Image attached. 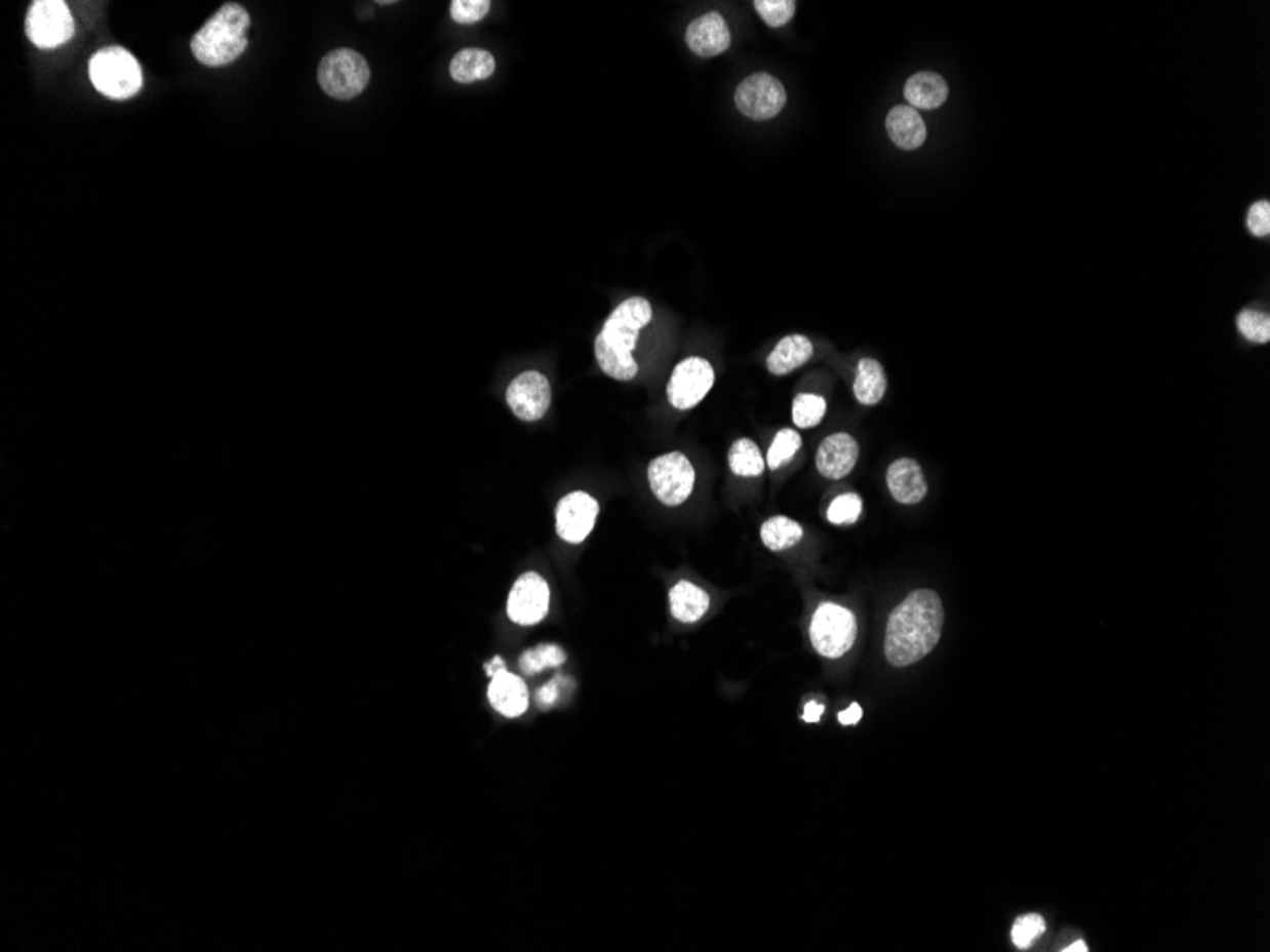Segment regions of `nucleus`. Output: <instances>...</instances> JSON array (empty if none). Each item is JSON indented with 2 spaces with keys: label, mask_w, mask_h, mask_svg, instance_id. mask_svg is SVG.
Masks as SVG:
<instances>
[{
  "label": "nucleus",
  "mask_w": 1270,
  "mask_h": 952,
  "mask_svg": "<svg viewBox=\"0 0 1270 952\" xmlns=\"http://www.w3.org/2000/svg\"><path fill=\"white\" fill-rule=\"evenodd\" d=\"M944 605L938 593L917 590L896 606L886 624L884 655L890 666L908 668L928 657L942 637Z\"/></svg>",
  "instance_id": "1"
},
{
  "label": "nucleus",
  "mask_w": 1270,
  "mask_h": 952,
  "mask_svg": "<svg viewBox=\"0 0 1270 952\" xmlns=\"http://www.w3.org/2000/svg\"><path fill=\"white\" fill-rule=\"evenodd\" d=\"M652 320L650 303L643 296H632L619 305L603 323L596 339V358L601 371L617 381H632L639 367L632 352L637 347L639 331Z\"/></svg>",
  "instance_id": "2"
},
{
  "label": "nucleus",
  "mask_w": 1270,
  "mask_h": 952,
  "mask_svg": "<svg viewBox=\"0 0 1270 952\" xmlns=\"http://www.w3.org/2000/svg\"><path fill=\"white\" fill-rule=\"evenodd\" d=\"M249 26V13L242 4H223L191 40L193 55L206 67L233 64L247 48Z\"/></svg>",
  "instance_id": "3"
},
{
  "label": "nucleus",
  "mask_w": 1270,
  "mask_h": 952,
  "mask_svg": "<svg viewBox=\"0 0 1270 952\" xmlns=\"http://www.w3.org/2000/svg\"><path fill=\"white\" fill-rule=\"evenodd\" d=\"M88 71L95 90L109 100H130L142 90V67L128 50L120 46H109L93 53Z\"/></svg>",
  "instance_id": "4"
},
{
  "label": "nucleus",
  "mask_w": 1270,
  "mask_h": 952,
  "mask_svg": "<svg viewBox=\"0 0 1270 952\" xmlns=\"http://www.w3.org/2000/svg\"><path fill=\"white\" fill-rule=\"evenodd\" d=\"M371 78V69L362 53L351 48H339L325 53L318 67V82L322 90L341 102L360 95Z\"/></svg>",
  "instance_id": "5"
},
{
  "label": "nucleus",
  "mask_w": 1270,
  "mask_h": 952,
  "mask_svg": "<svg viewBox=\"0 0 1270 952\" xmlns=\"http://www.w3.org/2000/svg\"><path fill=\"white\" fill-rule=\"evenodd\" d=\"M858 635L856 618L848 608L824 603L818 606L810 624V641L818 655L841 658L852 648Z\"/></svg>",
  "instance_id": "6"
},
{
  "label": "nucleus",
  "mask_w": 1270,
  "mask_h": 952,
  "mask_svg": "<svg viewBox=\"0 0 1270 952\" xmlns=\"http://www.w3.org/2000/svg\"><path fill=\"white\" fill-rule=\"evenodd\" d=\"M26 35L37 48H57L75 35L73 13L64 0H35L27 12Z\"/></svg>",
  "instance_id": "7"
},
{
  "label": "nucleus",
  "mask_w": 1270,
  "mask_h": 952,
  "mask_svg": "<svg viewBox=\"0 0 1270 952\" xmlns=\"http://www.w3.org/2000/svg\"><path fill=\"white\" fill-rule=\"evenodd\" d=\"M694 468L683 452H668L648 464V485L666 506L685 503L694 487Z\"/></svg>",
  "instance_id": "8"
},
{
  "label": "nucleus",
  "mask_w": 1270,
  "mask_h": 952,
  "mask_svg": "<svg viewBox=\"0 0 1270 952\" xmlns=\"http://www.w3.org/2000/svg\"><path fill=\"white\" fill-rule=\"evenodd\" d=\"M788 102L786 90L778 78L768 73H757L740 82L735 104L744 116L753 120H768L784 109Z\"/></svg>",
  "instance_id": "9"
},
{
  "label": "nucleus",
  "mask_w": 1270,
  "mask_h": 952,
  "mask_svg": "<svg viewBox=\"0 0 1270 952\" xmlns=\"http://www.w3.org/2000/svg\"><path fill=\"white\" fill-rule=\"evenodd\" d=\"M715 373L712 363L704 358L683 360L672 373L668 385V398L675 409H692L712 390Z\"/></svg>",
  "instance_id": "10"
},
{
  "label": "nucleus",
  "mask_w": 1270,
  "mask_h": 952,
  "mask_svg": "<svg viewBox=\"0 0 1270 952\" xmlns=\"http://www.w3.org/2000/svg\"><path fill=\"white\" fill-rule=\"evenodd\" d=\"M550 605V588L537 572H525L508 595V617L519 626H534L545 620Z\"/></svg>",
  "instance_id": "11"
},
{
  "label": "nucleus",
  "mask_w": 1270,
  "mask_h": 952,
  "mask_svg": "<svg viewBox=\"0 0 1270 952\" xmlns=\"http://www.w3.org/2000/svg\"><path fill=\"white\" fill-rule=\"evenodd\" d=\"M506 401L512 412L521 421H539L543 419L552 401V390L545 374L539 371H525L519 374L506 392Z\"/></svg>",
  "instance_id": "12"
},
{
  "label": "nucleus",
  "mask_w": 1270,
  "mask_h": 952,
  "mask_svg": "<svg viewBox=\"0 0 1270 952\" xmlns=\"http://www.w3.org/2000/svg\"><path fill=\"white\" fill-rule=\"evenodd\" d=\"M599 504L588 492H569L559 501L556 508V530L559 539L569 544H581L594 530Z\"/></svg>",
  "instance_id": "13"
},
{
  "label": "nucleus",
  "mask_w": 1270,
  "mask_h": 952,
  "mask_svg": "<svg viewBox=\"0 0 1270 952\" xmlns=\"http://www.w3.org/2000/svg\"><path fill=\"white\" fill-rule=\"evenodd\" d=\"M687 46L690 52L701 57H713L726 52L730 46V31L723 15L717 12L706 13L694 19L687 27Z\"/></svg>",
  "instance_id": "14"
},
{
  "label": "nucleus",
  "mask_w": 1270,
  "mask_h": 952,
  "mask_svg": "<svg viewBox=\"0 0 1270 952\" xmlns=\"http://www.w3.org/2000/svg\"><path fill=\"white\" fill-rule=\"evenodd\" d=\"M860 447L848 434H833L824 439L817 454L818 472L828 479H841L855 470Z\"/></svg>",
  "instance_id": "15"
},
{
  "label": "nucleus",
  "mask_w": 1270,
  "mask_h": 952,
  "mask_svg": "<svg viewBox=\"0 0 1270 952\" xmlns=\"http://www.w3.org/2000/svg\"><path fill=\"white\" fill-rule=\"evenodd\" d=\"M487 698L491 706L508 719L521 717L529 708L527 684L521 677L508 673L506 670L491 677Z\"/></svg>",
  "instance_id": "16"
},
{
  "label": "nucleus",
  "mask_w": 1270,
  "mask_h": 952,
  "mask_svg": "<svg viewBox=\"0 0 1270 952\" xmlns=\"http://www.w3.org/2000/svg\"><path fill=\"white\" fill-rule=\"evenodd\" d=\"M886 485L900 504H919L928 490L919 463L913 459H900L890 464L886 472Z\"/></svg>",
  "instance_id": "17"
},
{
  "label": "nucleus",
  "mask_w": 1270,
  "mask_h": 952,
  "mask_svg": "<svg viewBox=\"0 0 1270 952\" xmlns=\"http://www.w3.org/2000/svg\"><path fill=\"white\" fill-rule=\"evenodd\" d=\"M886 131L900 149L915 151L926 140V126L917 109L898 105L886 116Z\"/></svg>",
  "instance_id": "18"
},
{
  "label": "nucleus",
  "mask_w": 1270,
  "mask_h": 952,
  "mask_svg": "<svg viewBox=\"0 0 1270 952\" xmlns=\"http://www.w3.org/2000/svg\"><path fill=\"white\" fill-rule=\"evenodd\" d=\"M904 95L909 102V107L932 111L946 104L949 88H947L946 80L940 75L930 73V71H922L909 78L904 88Z\"/></svg>",
  "instance_id": "19"
},
{
  "label": "nucleus",
  "mask_w": 1270,
  "mask_h": 952,
  "mask_svg": "<svg viewBox=\"0 0 1270 952\" xmlns=\"http://www.w3.org/2000/svg\"><path fill=\"white\" fill-rule=\"evenodd\" d=\"M812 350V343L806 336H784L766 358V367L772 374L791 373L810 360Z\"/></svg>",
  "instance_id": "20"
},
{
  "label": "nucleus",
  "mask_w": 1270,
  "mask_h": 952,
  "mask_svg": "<svg viewBox=\"0 0 1270 952\" xmlns=\"http://www.w3.org/2000/svg\"><path fill=\"white\" fill-rule=\"evenodd\" d=\"M670 608L675 620L683 624H694L710 608V595L699 586L681 580L670 592Z\"/></svg>",
  "instance_id": "21"
},
{
  "label": "nucleus",
  "mask_w": 1270,
  "mask_h": 952,
  "mask_svg": "<svg viewBox=\"0 0 1270 952\" xmlns=\"http://www.w3.org/2000/svg\"><path fill=\"white\" fill-rule=\"evenodd\" d=\"M449 73L459 84L485 80L494 73V57L481 48H465L451 60Z\"/></svg>",
  "instance_id": "22"
},
{
  "label": "nucleus",
  "mask_w": 1270,
  "mask_h": 952,
  "mask_svg": "<svg viewBox=\"0 0 1270 952\" xmlns=\"http://www.w3.org/2000/svg\"><path fill=\"white\" fill-rule=\"evenodd\" d=\"M886 392V376L882 365L877 360L864 358L858 363V374L855 381L856 399L862 405H877Z\"/></svg>",
  "instance_id": "23"
},
{
  "label": "nucleus",
  "mask_w": 1270,
  "mask_h": 952,
  "mask_svg": "<svg viewBox=\"0 0 1270 952\" xmlns=\"http://www.w3.org/2000/svg\"><path fill=\"white\" fill-rule=\"evenodd\" d=\"M801 539H803V527L797 521L784 517V515L770 517L761 527V541L772 552L788 550L791 546L799 544Z\"/></svg>",
  "instance_id": "24"
},
{
  "label": "nucleus",
  "mask_w": 1270,
  "mask_h": 952,
  "mask_svg": "<svg viewBox=\"0 0 1270 952\" xmlns=\"http://www.w3.org/2000/svg\"><path fill=\"white\" fill-rule=\"evenodd\" d=\"M765 464L763 457H761V450L753 443L752 439H739V441L732 443V447L728 450V466H730L732 474H737V476H761L763 470H765Z\"/></svg>",
  "instance_id": "25"
},
{
  "label": "nucleus",
  "mask_w": 1270,
  "mask_h": 952,
  "mask_svg": "<svg viewBox=\"0 0 1270 952\" xmlns=\"http://www.w3.org/2000/svg\"><path fill=\"white\" fill-rule=\"evenodd\" d=\"M565 662V652L556 644H539L537 648L523 652L519 658V668L525 675H537L548 668H559Z\"/></svg>",
  "instance_id": "26"
},
{
  "label": "nucleus",
  "mask_w": 1270,
  "mask_h": 952,
  "mask_svg": "<svg viewBox=\"0 0 1270 952\" xmlns=\"http://www.w3.org/2000/svg\"><path fill=\"white\" fill-rule=\"evenodd\" d=\"M801 436L795 430H780L777 438L772 439L768 454H766V464L770 470H778L782 464L790 463L791 459L797 454V450L801 449Z\"/></svg>",
  "instance_id": "27"
},
{
  "label": "nucleus",
  "mask_w": 1270,
  "mask_h": 952,
  "mask_svg": "<svg viewBox=\"0 0 1270 952\" xmlns=\"http://www.w3.org/2000/svg\"><path fill=\"white\" fill-rule=\"evenodd\" d=\"M826 414V399L815 394H801L793 401V423L799 428H815Z\"/></svg>",
  "instance_id": "28"
},
{
  "label": "nucleus",
  "mask_w": 1270,
  "mask_h": 952,
  "mask_svg": "<svg viewBox=\"0 0 1270 952\" xmlns=\"http://www.w3.org/2000/svg\"><path fill=\"white\" fill-rule=\"evenodd\" d=\"M1238 331L1252 343H1269L1270 339V316L1267 312H1259V310H1242L1238 314Z\"/></svg>",
  "instance_id": "29"
},
{
  "label": "nucleus",
  "mask_w": 1270,
  "mask_h": 952,
  "mask_svg": "<svg viewBox=\"0 0 1270 952\" xmlns=\"http://www.w3.org/2000/svg\"><path fill=\"white\" fill-rule=\"evenodd\" d=\"M1046 931V922L1040 914L1020 916L1011 927V941L1018 949H1029Z\"/></svg>",
  "instance_id": "30"
},
{
  "label": "nucleus",
  "mask_w": 1270,
  "mask_h": 952,
  "mask_svg": "<svg viewBox=\"0 0 1270 952\" xmlns=\"http://www.w3.org/2000/svg\"><path fill=\"white\" fill-rule=\"evenodd\" d=\"M755 10L768 27H784L795 15L793 0H757Z\"/></svg>",
  "instance_id": "31"
},
{
  "label": "nucleus",
  "mask_w": 1270,
  "mask_h": 952,
  "mask_svg": "<svg viewBox=\"0 0 1270 952\" xmlns=\"http://www.w3.org/2000/svg\"><path fill=\"white\" fill-rule=\"evenodd\" d=\"M862 499L858 494H841L831 503L828 519L833 525H850L862 514Z\"/></svg>",
  "instance_id": "32"
},
{
  "label": "nucleus",
  "mask_w": 1270,
  "mask_h": 952,
  "mask_svg": "<svg viewBox=\"0 0 1270 952\" xmlns=\"http://www.w3.org/2000/svg\"><path fill=\"white\" fill-rule=\"evenodd\" d=\"M491 10L489 0H453L451 2V17L457 24H476L483 19Z\"/></svg>",
  "instance_id": "33"
},
{
  "label": "nucleus",
  "mask_w": 1270,
  "mask_h": 952,
  "mask_svg": "<svg viewBox=\"0 0 1270 952\" xmlns=\"http://www.w3.org/2000/svg\"><path fill=\"white\" fill-rule=\"evenodd\" d=\"M1247 229L1254 236H1269L1270 204L1267 200L1256 202L1247 211Z\"/></svg>",
  "instance_id": "34"
},
{
  "label": "nucleus",
  "mask_w": 1270,
  "mask_h": 952,
  "mask_svg": "<svg viewBox=\"0 0 1270 952\" xmlns=\"http://www.w3.org/2000/svg\"><path fill=\"white\" fill-rule=\"evenodd\" d=\"M558 698H559V679H554V681L548 682L546 686H543V688L539 690V695H537V700H539V704H541L543 708H548V706H552V704H554V702H556Z\"/></svg>",
  "instance_id": "35"
},
{
  "label": "nucleus",
  "mask_w": 1270,
  "mask_h": 952,
  "mask_svg": "<svg viewBox=\"0 0 1270 952\" xmlns=\"http://www.w3.org/2000/svg\"><path fill=\"white\" fill-rule=\"evenodd\" d=\"M862 719V708L858 704H852L850 708L844 709L839 713V722L841 724H856Z\"/></svg>",
  "instance_id": "36"
},
{
  "label": "nucleus",
  "mask_w": 1270,
  "mask_h": 952,
  "mask_svg": "<svg viewBox=\"0 0 1270 952\" xmlns=\"http://www.w3.org/2000/svg\"><path fill=\"white\" fill-rule=\"evenodd\" d=\"M822 715H824V706H822V704H818V702H808V704L804 706V721L818 722L820 721V717H822Z\"/></svg>",
  "instance_id": "37"
},
{
  "label": "nucleus",
  "mask_w": 1270,
  "mask_h": 952,
  "mask_svg": "<svg viewBox=\"0 0 1270 952\" xmlns=\"http://www.w3.org/2000/svg\"><path fill=\"white\" fill-rule=\"evenodd\" d=\"M485 671H487V675H489V677H494L497 673L505 671V662H503V658H493V662L485 668Z\"/></svg>",
  "instance_id": "38"
},
{
  "label": "nucleus",
  "mask_w": 1270,
  "mask_h": 952,
  "mask_svg": "<svg viewBox=\"0 0 1270 952\" xmlns=\"http://www.w3.org/2000/svg\"><path fill=\"white\" fill-rule=\"evenodd\" d=\"M1063 951H1067V952H1075V951H1076V952H1086V951H1088V945H1086V943H1084V941H1076V943H1073V945H1069V947H1067V949H1063Z\"/></svg>",
  "instance_id": "39"
}]
</instances>
